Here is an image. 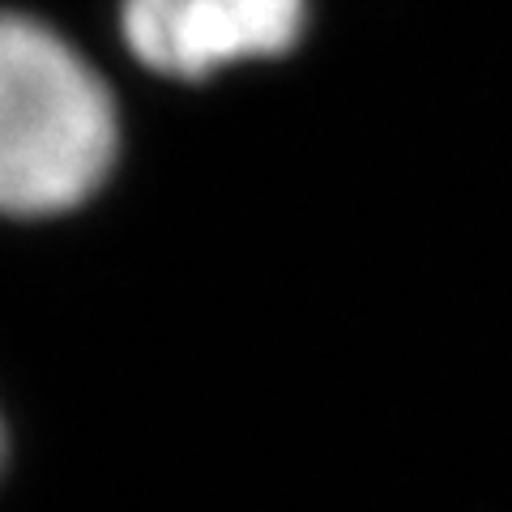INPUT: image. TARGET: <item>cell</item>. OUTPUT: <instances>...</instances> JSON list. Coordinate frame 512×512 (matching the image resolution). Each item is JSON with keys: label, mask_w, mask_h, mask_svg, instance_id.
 <instances>
[{"label": "cell", "mask_w": 512, "mask_h": 512, "mask_svg": "<svg viewBox=\"0 0 512 512\" xmlns=\"http://www.w3.org/2000/svg\"><path fill=\"white\" fill-rule=\"evenodd\" d=\"M128 82L60 18L0 0V227L86 218L128 163Z\"/></svg>", "instance_id": "cell-1"}, {"label": "cell", "mask_w": 512, "mask_h": 512, "mask_svg": "<svg viewBox=\"0 0 512 512\" xmlns=\"http://www.w3.org/2000/svg\"><path fill=\"white\" fill-rule=\"evenodd\" d=\"M316 30V0H116L111 60L158 90L205 94L291 64Z\"/></svg>", "instance_id": "cell-2"}, {"label": "cell", "mask_w": 512, "mask_h": 512, "mask_svg": "<svg viewBox=\"0 0 512 512\" xmlns=\"http://www.w3.org/2000/svg\"><path fill=\"white\" fill-rule=\"evenodd\" d=\"M13 457H18V440H13V419L5 402H0V491H5L9 474H13Z\"/></svg>", "instance_id": "cell-3"}]
</instances>
